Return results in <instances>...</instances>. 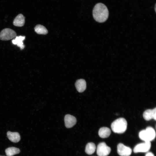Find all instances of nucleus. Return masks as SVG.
<instances>
[{"label": "nucleus", "mask_w": 156, "mask_h": 156, "mask_svg": "<svg viewBox=\"0 0 156 156\" xmlns=\"http://www.w3.org/2000/svg\"><path fill=\"white\" fill-rule=\"evenodd\" d=\"M92 14L96 21L102 23L107 19L109 12L105 5L102 3H98L94 6Z\"/></svg>", "instance_id": "1"}, {"label": "nucleus", "mask_w": 156, "mask_h": 156, "mask_svg": "<svg viewBox=\"0 0 156 156\" xmlns=\"http://www.w3.org/2000/svg\"><path fill=\"white\" fill-rule=\"evenodd\" d=\"M127 123L125 119L123 118H118L113 122L111 125L112 131L114 133H122L127 129Z\"/></svg>", "instance_id": "2"}, {"label": "nucleus", "mask_w": 156, "mask_h": 156, "mask_svg": "<svg viewBox=\"0 0 156 156\" xmlns=\"http://www.w3.org/2000/svg\"><path fill=\"white\" fill-rule=\"evenodd\" d=\"M139 138L144 142H150L154 140L156 136L155 129L152 127H148L145 129L140 131L139 133Z\"/></svg>", "instance_id": "3"}, {"label": "nucleus", "mask_w": 156, "mask_h": 156, "mask_svg": "<svg viewBox=\"0 0 156 156\" xmlns=\"http://www.w3.org/2000/svg\"><path fill=\"white\" fill-rule=\"evenodd\" d=\"M111 151V148L104 142L99 143L97 146L96 153L98 156H107Z\"/></svg>", "instance_id": "4"}, {"label": "nucleus", "mask_w": 156, "mask_h": 156, "mask_svg": "<svg viewBox=\"0 0 156 156\" xmlns=\"http://www.w3.org/2000/svg\"><path fill=\"white\" fill-rule=\"evenodd\" d=\"M16 32L9 28H5L2 30L0 33V39L3 40H8L16 37Z\"/></svg>", "instance_id": "5"}, {"label": "nucleus", "mask_w": 156, "mask_h": 156, "mask_svg": "<svg viewBox=\"0 0 156 156\" xmlns=\"http://www.w3.org/2000/svg\"><path fill=\"white\" fill-rule=\"evenodd\" d=\"M151 146L150 142H144L136 145L134 147L133 151L135 153H145L148 151Z\"/></svg>", "instance_id": "6"}, {"label": "nucleus", "mask_w": 156, "mask_h": 156, "mask_svg": "<svg viewBox=\"0 0 156 156\" xmlns=\"http://www.w3.org/2000/svg\"><path fill=\"white\" fill-rule=\"evenodd\" d=\"M117 152L121 156H129L132 152L131 149L122 143H119L117 146Z\"/></svg>", "instance_id": "7"}, {"label": "nucleus", "mask_w": 156, "mask_h": 156, "mask_svg": "<svg viewBox=\"0 0 156 156\" xmlns=\"http://www.w3.org/2000/svg\"><path fill=\"white\" fill-rule=\"evenodd\" d=\"M143 117L146 120H149L152 119L156 120V108L153 109H148L145 110L143 114Z\"/></svg>", "instance_id": "8"}, {"label": "nucleus", "mask_w": 156, "mask_h": 156, "mask_svg": "<svg viewBox=\"0 0 156 156\" xmlns=\"http://www.w3.org/2000/svg\"><path fill=\"white\" fill-rule=\"evenodd\" d=\"M77 120L73 116L70 114H67L64 117V122L66 127L70 128L73 126L76 123Z\"/></svg>", "instance_id": "9"}, {"label": "nucleus", "mask_w": 156, "mask_h": 156, "mask_svg": "<svg viewBox=\"0 0 156 156\" xmlns=\"http://www.w3.org/2000/svg\"><path fill=\"white\" fill-rule=\"evenodd\" d=\"M75 86L78 92H82L85 90L86 88V81L83 79H78L75 83Z\"/></svg>", "instance_id": "10"}, {"label": "nucleus", "mask_w": 156, "mask_h": 156, "mask_svg": "<svg viewBox=\"0 0 156 156\" xmlns=\"http://www.w3.org/2000/svg\"><path fill=\"white\" fill-rule=\"evenodd\" d=\"M7 135L9 139L13 142H17L20 140V136L18 132L8 131Z\"/></svg>", "instance_id": "11"}, {"label": "nucleus", "mask_w": 156, "mask_h": 156, "mask_svg": "<svg viewBox=\"0 0 156 156\" xmlns=\"http://www.w3.org/2000/svg\"><path fill=\"white\" fill-rule=\"evenodd\" d=\"M25 23V17L22 14H18L14 18L13 25L17 27H22L24 25Z\"/></svg>", "instance_id": "12"}, {"label": "nucleus", "mask_w": 156, "mask_h": 156, "mask_svg": "<svg viewBox=\"0 0 156 156\" xmlns=\"http://www.w3.org/2000/svg\"><path fill=\"white\" fill-rule=\"evenodd\" d=\"M25 39V36H16L15 39L12 40V43L15 45H16L18 47L20 48L21 50L23 49L25 47L23 44V41Z\"/></svg>", "instance_id": "13"}, {"label": "nucleus", "mask_w": 156, "mask_h": 156, "mask_svg": "<svg viewBox=\"0 0 156 156\" xmlns=\"http://www.w3.org/2000/svg\"><path fill=\"white\" fill-rule=\"evenodd\" d=\"M99 135L102 138H105L109 136L111 133V131L108 128L103 127L100 129L99 131Z\"/></svg>", "instance_id": "14"}, {"label": "nucleus", "mask_w": 156, "mask_h": 156, "mask_svg": "<svg viewBox=\"0 0 156 156\" xmlns=\"http://www.w3.org/2000/svg\"><path fill=\"white\" fill-rule=\"evenodd\" d=\"M96 149V146L94 143L89 142L86 146L85 151L88 154L91 155L95 152Z\"/></svg>", "instance_id": "15"}, {"label": "nucleus", "mask_w": 156, "mask_h": 156, "mask_svg": "<svg viewBox=\"0 0 156 156\" xmlns=\"http://www.w3.org/2000/svg\"><path fill=\"white\" fill-rule=\"evenodd\" d=\"M6 155L7 156H12L20 152V149L18 148L12 147H9L5 150Z\"/></svg>", "instance_id": "16"}, {"label": "nucleus", "mask_w": 156, "mask_h": 156, "mask_svg": "<svg viewBox=\"0 0 156 156\" xmlns=\"http://www.w3.org/2000/svg\"><path fill=\"white\" fill-rule=\"evenodd\" d=\"M35 31L40 34H46L48 33V31L44 26L40 25H37L34 27Z\"/></svg>", "instance_id": "17"}, {"label": "nucleus", "mask_w": 156, "mask_h": 156, "mask_svg": "<svg viewBox=\"0 0 156 156\" xmlns=\"http://www.w3.org/2000/svg\"><path fill=\"white\" fill-rule=\"evenodd\" d=\"M145 156H155V155L152 153L148 152L146 154Z\"/></svg>", "instance_id": "18"}, {"label": "nucleus", "mask_w": 156, "mask_h": 156, "mask_svg": "<svg viewBox=\"0 0 156 156\" xmlns=\"http://www.w3.org/2000/svg\"></svg>", "instance_id": "19"}]
</instances>
